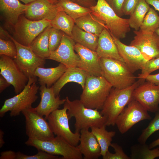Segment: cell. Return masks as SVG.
I'll list each match as a JSON object with an SVG mask.
<instances>
[{
  "label": "cell",
  "instance_id": "cell-29",
  "mask_svg": "<svg viewBox=\"0 0 159 159\" xmlns=\"http://www.w3.org/2000/svg\"><path fill=\"white\" fill-rule=\"evenodd\" d=\"M106 126L104 125L100 127H92L91 131L95 136L101 149V155L104 156L109 150V146H111L112 138L116 134L115 131H107Z\"/></svg>",
  "mask_w": 159,
  "mask_h": 159
},
{
  "label": "cell",
  "instance_id": "cell-25",
  "mask_svg": "<svg viewBox=\"0 0 159 159\" xmlns=\"http://www.w3.org/2000/svg\"><path fill=\"white\" fill-rule=\"evenodd\" d=\"M67 68L61 63L54 67H38L35 70L34 75L38 77L39 83L40 85H46L49 88L60 78Z\"/></svg>",
  "mask_w": 159,
  "mask_h": 159
},
{
  "label": "cell",
  "instance_id": "cell-30",
  "mask_svg": "<svg viewBox=\"0 0 159 159\" xmlns=\"http://www.w3.org/2000/svg\"><path fill=\"white\" fill-rule=\"evenodd\" d=\"M52 27L59 29L72 37L75 20L63 11H59L50 22Z\"/></svg>",
  "mask_w": 159,
  "mask_h": 159
},
{
  "label": "cell",
  "instance_id": "cell-53",
  "mask_svg": "<svg viewBox=\"0 0 159 159\" xmlns=\"http://www.w3.org/2000/svg\"><path fill=\"white\" fill-rule=\"evenodd\" d=\"M50 0L54 3H56L55 1L54 0Z\"/></svg>",
  "mask_w": 159,
  "mask_h": 159
},
{
  "label": "cell",
  "instance_id": "cell-14",
  "mask_svg": "<svg viewBox=\"0 0 159 159\" xmlns=\"http://www.w3.org/2000/svg\"><path fill=\"white\" fill-rule=\"evenodd\" d=\"M132 98L137 101L148 111L157 112L159 105V85L146 81L134 90Z\"/></svg>",
  "mask_w": 159,
  "mask_h": 159
},
{
  "label": "cell",
  "instance_id": "cell-5",
  "mask_svg": "<svg viewBox=\"0 0 159 159\" xmlns=\"http://www.w3.org/2000/svg\"><path fill=\"white\" fill-rule=\"evenodd\" d=\"M92 13L105 24L111 34L120 39L125 38L130 31L128 19L118 16L105 0H97L90 7Z\"/></svg>",
  "mask_w": 159,
  "mask_h": 159
},
{
  "label": "cell",
  "instance_id": "cell-9",
  "mask_svg": "<svg viewBox=\"0 0 159 159\" xmlns=\"http://www.w3.org/2000/svg\"><path fill=\"white\" fill-rule=\"evenodd\" d=\"M69 120L67 108L63 106V109H57L52 112L47 120L54 134L63 138L71 145L77 146L79 142L80 133L71 131L69 125Z\"/></svg>",
  "mask_w": 159,
  "mask_h": 159
},
{
  "label": "cell",
  "instance_id": "cell-37",
  "mask_svg": "<svg viewBox=\"0 0 159 159\" xmlns=\"http://www.w3.org/2000/svg\"><path fill=\"white\" fill-rule=\"evenodd\" d=\"M63 32L52 27L49 34V49L50 52L56 50L60 45Z\"/></svg>",
  "mask_w": 159,
  "mask_h": 159
},
{
  "label": "cell",
  "instance_id": "cell-32",
  "mask_svg": "<svg viewBox=\"0 0 159 159\" xmlns=\"http://www.w3.org/2000/svg\"><path fill=\"white\" fill-rule=\"evenodd\" d=\"M150 7L145 0H139L128 19L130 27L135 31L140 29L144 18Z\"/></svg>",
  "mask_w": 159,
  "mask_h": 159
},
{
  "label": "cell",
  "instance_id": "cell-44",
  "mask_svg": "<svg viewBox=\"0 0 159 159\" xmlns=\"http://www.w3.org/2000/svg\"><path fill=\"white\" fill-rule=\"evenodd\" d=\"M145 80L159 85V73L153 74H149L145 77Z\"/></svg>",
  "mask_w": 159,
  "mask_h": 159
},
{
  "label": "cell",
  "instance_id": "cell-54",
  "mask_svg": "<svg viewBox=\"0 0 159 159\" xmlns=\"http://www.w3.org/2000/svg\"><path fill=\"white\" fill-rule=\"evenodd\" d=\"M157 113H159V108L158 111L157 112Z\"/></svg>",
  "mask_w": 159,
  "mask_h": 159
},
{
  "label": "cell",
  "instance_id": "cell-45",
  "mask_svg": "<svg viewBox=\"0 0 159 159\" xmlns=\"http://www.w3.org/2000/svg\"><path fill=\"white\" fill-rule=\"evenodd\" d=\"M78 4L85 7L90 8L96 4L97 0H78Z\"/></svg>",
  "mask_w": 159,
  "mask_h": 159
},
{
  "label": "cell",
  "instance_id": "cell-10",
  "mask_svg": "<svg viewBox=\"0 0 159 159\" xmlns=\"http://www.w3.org/2000/svg\"><path fill=\"white\" fill-rule=\"evenodd\" d=\"M21 113L25 118L26 133L29 138L48 140L54 137L48 122L34 108L25 110Z\"/></svg>",
  "mask_w": 159,
  "mask_h": 159
},
{
  "label": "cell",
  "instance_id": "cell-34",
  "mask_svg": "<svg viewBox=\"0 0 159 159\" xmlns=\"http://www.w3.org/2000/svg\"><path fill=\"white\" fill-rule=\"evenodd\" d=\"M159 28V16L153 8H150L139 30L145 33H152L155 32Z\"/></svg>",
  "mask_w": 159,
  "mask_h": 159
},
{
  "label": "cell",
  "instance_id": "cell-39",
  "mask_svg": "<svg viewBox=\"0 0 159 159\" xmlns=\"http://www.w3.org/2000/svg\"><path fill=\"white\" fill-rule=\"evenodd\" d=\"M62 159L58 155H52L44 151L38 150L37 153L33 155H28L21 152L16 153L15 159Z\"/></svg>",
  "mask_w": 159,
  "mask_h": 159
},
{
  "label": "cell",
  "instance_id": "cell-51",
  "mask_svg": "<svg viewBox=\"0 0 159 159\" xmlns=\"http://www.w3.org/2000/svg\"><path fill=\"white\" fill-rule=\"evenodd\" d=\"M54 0L55 1L56 3H57V2H58V1H60L61 0ZM69 0V1H72L73 2L76 3L78 4V0Z\"/></svg>",
  "mask_w": 159,
  "mask_h": 159
},
{
  "label": "cell",
  "instance_id": "cell-31",
  "mask_svg": "<svg viewBox=\"0 0 159 159\" xmlns=\"http://www.w3.org/2000/svg\"><path fill=\"white\" fill-rule=\"evenodd\" d=\"M56 3L59 6L60 11L65 12L75 21L92 12L90 8L68 0H61Z\"/></svg>",
  "mask_w": 159,
  "mask_h": 159
},
{
  "label": "cell",
  "instance_id": "cell-3",
  "mask_svg": "<svg viewBox=\"0 0 159 159\" xmlns=\"http://www.w3.org/2000/svg\"><path fill=\"white\" fill-rule=\"evenodd\" d=\"M112 87L103 76L88 75L80 100L87 108L101 110Z\"/></svg>",
  "mask_w": 159,
  "mask_h": 159
},
{
  "label": "cell",
  "instance_id": "cell-40",
  "mask_svg": "<svg viewBox=\"0 0 159 159\" xmlns=\"http://www.w3.org/2000/svg\"><path fill=\"white\" fill-rule=\"evenodd\" d=\"M110 146L112 148L115 152L114 153L108 151L103 157V159H130V157L127 155L122 147L117 144L112 143Z\"/></svg>",
  "mask_w": 159,
  "mask_h": 159
},
{
  "label": "cell",
  "instance_id": "cell-49",
  "mask_svg": "<svg viewBox=\"0 0 159 159\" xmlns=\"http://www.w3.org/2000/svg\"><path fill=\"white\" fill-rule=\"evenodd\" d=\"M4 132L1 129L0 130V148H1L5 143L3 138Z\"/></svg>",
  "mask_w": 159,
  "mask_h": 159
},
{
  "label": "cell",
  "instance_id": "cell-17",
  "mask_svg": "<svg viewBox=\"0 0 159 159\" xmlns=\"http://www.w3.org/2000/svg\"><path fill=\"white\" fill-rule=\"evenodd\" d=\"M59 11L57 3L50 0H35L29 4L24 15L32 20L46 19L51 21Z\"/></svg>",
  "mask_w": 159,
  "mask_h": 159
},
{
  "label": "cell",
  "instance_id": "cell-19",
  "mask_svg": "<svg viewBox=\"0 0 159 159\" xmlns=\"http://www.w3.org/2000/svg\"><path fill=\"white\" fill-rule=\"evenodd\" d=\"M111 34L120 56L126 64L133 73L138 70H141L148 61L140 50L135 47L125 44L120 39Z\"/></svg>",
  "mask_w": 159,
  "mask_h": 159
},
{
  "label": "cell",
  "instance_id": "cell-20",
  "mask_svg": "<svg viewBox=\"0 0 159 159\" xmlns=\"http://www.w3.org/2000/svg\"><path fill=\"white\" fill-rule=\"evenodd\" d=\"M39 90L41 100L38 105L34 109L39 114L44 116L47 120L52 112L64 104L66 98L61 99L60 95L56 96L52 86L48 88L46 85H40Z\"/></svg>",
  "mask_w": 159,
  "mask_h": 159
},
{
  "label": "cell",
  "instance_id": "cell-48",
  "mask_svg": "<svg viewBox=\"0 0 159 159\" xmlns=\"http://www.w3.org/2000/svg\"><path fill=\"white\" fill-rule=\"evenodd\" d=\"M159 145V138L152 142L150 144L149 147L150 149H153L155 147Z\"/></svg>",
  "mask_w": 159,
  "mask_h": 159
},
{
  "label": "cell",
  "instance_id": "cell-22",
  "mask_svg": "<svg viewBox=\"0 0 159 159\" xmlns=\"http://www.w3.org/2000/svg\"><path fill=\"white\" fill-rule=\"evenodd\" d=\"M96 52L100 58L113 59L125 63L110 32L106 28L99 36Z\"/></svg>",
  "mask_w": 159,
  "mask_h": 159
},
{
  "label": "cell",
  "instance_id": "cell-26",
  "mask_svg": "<svg viewBox=\"0 0 159 159\" xmlns=\"http://www.w3.org/2000/svg\"><path fill=\"white\" fill-rule=\"evenodd\" d=\"M75 22V24L81 29L98 36L105 28H107L104 23L92 13L77 19Z\"/></svg>",
  "mask_w": 159,
  "mask_h": 159
},
{
  "label": "cell",
  "instance_id": "cell-11",
  "mask_svg": "<svg viewBox=\"0 0 159 159\" xmlns=\"http://www.w3.org/2000/svg\"><path fill=\"white\" fill-rule=\"evenodd\" d=\"M137 101L132 98L117 117L115 125L122 134L127 132L138 122L149 120L151 117Z\"/></svg>",
  "mask_w": 159,
  "mask_h": 159
},
{
  "label": "cell",
  "instance_id": "cell-50",
  "mask_svg": "<svg viewBox=\"0 0 159 159\" xmlns=\"http://www.w3.org/2000/svg\"><path fill=\"white\" fill-rule=\"evenodd\" d=\"M23 2L25 4H28L35 0H19Z\"/></svg>",
  "mask_w": 159,
  "mask_h": 159
},
{
  "label": "cell",
  "instance_id": "cell-41",
  "mask_svg": "<svg viewBox=\"0 0 159 159\" xmlns=\"http://www.w3.org/2000/svg\"><path fill=\"white\" fill-rule=\"evenodd\" d=\"M139 0H124L122 7L123 14L130 15L133 11Z\"/></svg>",
  "mask_w": 159,
  "mask_h": 159
},
{
  "label": "cell",
  "instance_id": "cell-36",
  "mask_svg": "<svg viewBox=\"0 0 159 159\" xmlns=\"http://www.w3.org/2000/svg\"><path fill=\"white\" fill-rule=\"evenodd\" d=\"M5 55L13 59L17 55V49L14 42L11 39L0 38V55Z\"/></svg>",
  "mask_w": 159,
  "mask_h": 159
},
{
  "label": "cell",
  "instance_id": "cell-33",
  "mask_svg": "<svg viewBox=\"0 0 159 159\" xmlns=\"http://www.w3.org/2000/svg\"><path fill=\"white\" fill-rule=\"evenodd\" d=\"M131 149V159H154L159 157V148L150 149L146 143L135 145Z\"/></svg>",
  "mask_w": 159,
  "mask_h": 159
},
{
  "label": "cell",
  "instance_id": "cell-52",
  "mask_svg": "<svg viewBox=\"0 0 159 159\" xmlns=\"http://www.w3.org/2000/svg\"><path fill=\"white\" fill-rule=\"evenodd\" d=\"M155 33L159 36V28L157 29L155 31Z\"/></svg>",
  "mask_w": 159,
  "mask_h": 159
},
{
  "label": "cell",
  "instance_id": "cell-23",
  "mask_svg": "<svg viewBox=\"0 0 159 159\" xmlns=\"http://www.w3.org/2000/svg\"><path fill=\"white\" fill-rule=\"evenodd\" d=\"M29 4H23L19 0H0V11L6 21L12 26L20 16L24 14Z\"/></svg>",
  "mask_w": 159,
  "mask_h": 159
},
{
  "label": "cell",
  "instance_id": "cell-15",
  "mask_svg": "<svg viewBox=\"0 0 159 159\" xmlns=\"http://www.w3.org/2000/svg\"><path fill=\"white\" fill-rule=\"evenodd\" d=\"M135 35L130 45L137 48L147 61L159 57V36L155 32L135 30Z\"/></svg>",
  "mask_w": 159,
  "mask_h": 159
},
{
  "label": "cell",
  "instance_id": "cell-47",
  "mask_svg": "<svg viewBox=\"0 0 159 159\" xmlns=\"http://www.w3.org/2000/svg\"><path fill=\"white\" fill-rule=\"evenodd\" d=\"M149 4L152 5L159 12V0H145Z\"/></svg>",
  "mask_w": 159,
  "mask_h": 159
},
{
  "label": "cell",
  "instance_id": "cell-12",
  "mask_svg": "<svg viewBox=\"0 0 159 159\" xmlns=\"http://www.w3.org/2000/svg\"><path fill=\"white\" fill-rule=\"evenodd\" d=\"M9 36L14 42L17 48V55L16 57L14 59V61L28 78L35 77L34 75L35 70L38 67H44L46 59L37 55L30 46L22 45L9 34Z\"/></svg>",
  "mask_w": 159,
  "mask_h": 159
},
{
  "label": "cell",
  "instance_id": "cell-35",
  "mask_svg": "<svg viewBox=\"0 0 159 159\" xmlns=\"http://www.w3.org/2000/svg\"><path fill=\"white\" fill-rule=\"evenodd\" d=\"M159 130V114L156 113L148 126L142 131L138 139V142L141 144H145L149 138L154 132Z\"/></svg>",
  "mask_w": 159,
  "mask_h": 159
},
{
  "label": "cell",
  "instance_id": "cell-2",
  "mask_svg": "<svg viewBox=\"0 0 159 159\" xmlns=\"http://www.w3.org/2000/svg\"><path fill=\"white\" fill-rule=\"evenodd\" d=\"M145 80L139 79L131 86L123 89H111L101 111L106 119V126H114L116 120L132 99L135 89Z\"/></svg>",
  "mask_w": 159,
  "mask_h": 159
},
{
  "label": "cell",
  "instance_id": "cell-1",
  "mask_svg": "<svg viewBox=\"0 0 159 159\" xmlns=\"http://www.w3.org/2000/svg\"><path fill=\"white\" fill-rule=\"evenodd\" d=\"M65 98L64 106L67 108L68 117L70 119L74 117L75 120V132L106 125V119L98 110L86 107L80 100L71 101L68 97Z\"/></svg>",
  "mask_w": 159,
  "mask_h": 159
},
{
  "label": "cell",
  "instance_id": "cell-6",
  "mask_svg": "<svg viewBox=\"0 0 159 159\" xmlns=\"http://www.w3.org/2000/svg\"><path fill=\"white\" fill-rule=\"evenodd\" d=\"M37 77H29L23 90L13 97L6 100L0 110V117L10 111L11 117L19 115L23 110L32 107L38 99L37 94L39 87L36 84Z\"/></svg>",
  "mask_w": 159,
  "mask_h": 159
},
{
  "label": "cell",
  "instance_id": "cell-42",
  "mask_svg": "<svg viewBox=\"0 0 159 159\" xmlns=\"http://www.w3.org/2000/svg\"><path fill=\"white\" fill-rule=\"evenodd\" d=\"M105 0L118 16L121 17L124 15L122 11V7L124 0Z\"/></svg>",
  "mask_w": 159,
  "mask_h": 159
},
{
  "label": "cell",
  "instance_id": "cell-18",
  "mask_svg": "<svg viewBox=\"0 0 159 159\" xmlns=\"http://www.w3.org/2000/svg\"><path fill=\"white\" fill-rule=\"evenodd\" d=\"M74 49L80 57L77 67L85 71L89 75L102 76L100 58L96 51L77 43L74 45Z\"/></svg>",
  "mask_w": 159,
  "mask_h": 159
},
{
  "label": "cell",
  "instance_id": "cell-7",
  "mask_svg": "<svg viewBox=\"0 0 159 159\" xmlns=\"http://www.w3.org/2000/svg\"><path fill=\"white\" fill-rule=\"evenodd\" d=\"M25 144L50 154L61 155L62 159L83 158V155L77 146L71 145L59 136H56L48 140L29 138Z\"/></svg>",
  "mask_w": 159,
  "mask_h": 159
},
{
  "label": "cell",
  "instance_id": "cell-27",
  "mask_svg": "<svg viewBox=\"0 0 159 159\" xmlns=\"http://www.w3.org/2000/svg\"><path fill=\"white\" fill-rule=\"evenodd\" d=\"M50 25L38 35L33 41L30 47L38 56L46 59L50 55L49 49V34L52 27Z\"/></svg>",
  "mask_w": 159,
  "mask_h": 159
},
{
  "label": "cell",
  "instance_id": "cell-16",
  "mask_svg": "<svg viewBox=\"0 0 159 159\" xmlns=\"http://www.w3.org/2000/svg\"><path fill=\"white\" fill-rule=\"evenodd\" d=\"M75 43L71 37L63 32L60 45L56 50L50 52V55L46 59L59 62L68 68L77 67L80 57L74 52Z\"/></svg>",
  "mask_w": 159,
  "mask_h": 159
},
{
  "label": "cell",
  "instance_id": "cell-8",
  "mask_svg": "<svg viewBox=\"0 0 159 159\" xmlns=\"http://www.w3.org/2000/svg\"><path fill=\"white\" fill-rule=\"evenodd\" d=\"M50 21L44 19L33 21L21 15L13 26L14 39L20 44L30 46L35 39L44 29L50 25Z\"/></svg>",
  "mask_w": 159,
  "mask_h": 159
},
{
  "label": "cell",
  "instance_id": "cell-4",
  "mask_svg": "<svg viewBox=\"0 0 159 159\" xmlns=\"http://www.w3.org/2000/svg\"><path fill=\"white\" fill-rule=\"evenodd\" d=\"M102 76L114 88L123 89L133 84L137 79L126 64L111 58H100Z\"/></svg>",
  "mask_w": 159,
  "mask_h": 159
},
{
  "label": "cell",
  "instance_id": "cell-28",
  "mask_svg": "<svg viewBox=\"0 0 159 159\" xmlns=\"http://www.w3.org/2000/svg\"><path fill=\"white\" fill-rule=\"evenodd\" d=\"M99 37L83 30L75 24L72 31L71 38L76 43L96 51Z\"/></svg>",
  "mask_w": 159,
  "mask_h": 159
},
{
  "label": "cell",
  "instance_id": "cell-21",
  "mask_svg": "<svg viewBox=\"0 0 159 159\" xmlns=\"http://www.w3.org/2000/svg\"><path fill=\"white\" fill-rule=\"evenodd\" d=\"M80 144L77 146L84 159H97L101 155V149L95 136L89 129L80 132Z\"/></svg>",
  "mask_w": 159,
  "mask_h": 159
},
{
  "label": "cell",
  "instance_id": "cell-43",
  "mask_svg": "<svg viewBox=\"0 0 159 159\" xmlns=\"http://www.w3.org/2000/svg\"><path fill=\"white\" fill-rule=\"evenodd\" d=\"M16 153L11 150L6 151L1 153L0 159H15Z\"/></svg>",
  "mask_w": 159,
  "mask_h": 159
},
{
  "label": "cell",
  "instance_id": "cell-38",
  "mask_svg": "<svg viewBox=\"0 0 159 159\" xmlns=\"http://www.w3.org/2000/svg\"><path fill=\"white\" fill-rule=\"evenodd\" d=\"M158 69L159 57L148 60L145 63L144 67L141 70V73L138 74L137 78L145 80V78L147 76Z\"/></svg>",
  "mask_w": 159,
  "mask_h": 159
},
{
  "label": "cell",
  "instance_id": "cell-24",
  "mask_svg": "<svg viewBox=\"0 0 159 159\" xmlns=\"http://www.w3.org/2000/svg\"><path fill=\"white\" fill-rule=\"evenodd\" d=\"M88 75L84 70L77 67L67 68L60 78L52 86L56 96L59 94L63 87L69 82H75L84 88Z\"/></svg>",
  "mask_w": 159,
  "mask_h": 159
},
{
  "label": "cell",
  "instance_id": "cell-46",
  "mask_svg": "<svg viewBox=\"0 0 159 159\" xmlns=\"http://www.w3.org/2000/svg\"><path fill=\"white\" fill-rule=\"evenodd\" d=\"M11 85L1 75H0V93H1Z\"/></svg>",
  "mask_w": 159,
  "mask_h": 159
},
{
  "label": "cell",
  "instance_id": "cell-13",
  "mask_svg": "<svg viewBox=\"0 0 159 159\" xmlns=\"http://www.w3.org/2000/svg\"><path fill=\"white\" fill-rule=\"evenodd\" d=\"M0 74L14 87L15 93L20 92L27 84L29 78L18 67L13 59L0 55Z\"/></svg>",
  "mask_w": 159,
  "mask_h": 159
}]
</instances>
